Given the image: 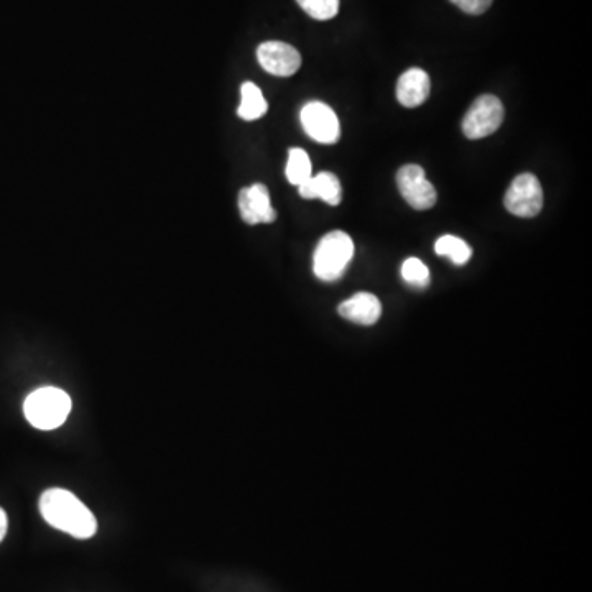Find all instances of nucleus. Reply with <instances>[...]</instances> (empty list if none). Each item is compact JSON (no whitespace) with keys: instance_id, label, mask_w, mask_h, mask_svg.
<instances>
[{"instance_id":"nucleus-1","label":"nucleus","mask_w":592,"mask_h":592,"mask_svg":"<svg viewBox=\"0 0 592 592\" xmlns=\"http://www.w3.org/2000/svg\"><path fill=\"white\" fill-rule=\"evenodd\" d=\"M40 512L51 527L79 540H88L98 532V520L93 512L73 492L60 487L43 492Z\"/></svg>"},{"instance_id":"nucleus-2","label":"nucleus","mask_w":592,"mask_h":592,"mask_svg":"<svg viewBox=\"0 0 592 592\" xmlns=\"http://www.w3.org/2000/svg\"><path fill=\"white\" fill-rule=\"evenodd\" d=\"M70 395L56 387H43L28 395L24 403L25 418L37 430L50 431L60 428L70 417Z\"/></svg>"},{"instance_id":"nucleus-3","label":"nucleus","mask_w":592,"mask_h":592,"mask_svg":"<svg viewBox=\"0 0 592 592\" xmlns=\"http://www.w3.org/2000/svg\"><path fill=\"white\" fill-rule=\"evenodd\" d=\"M354 255V242L346 232L333 231L326 234L316 246L313 255V270L323 282H336L343 277Z\"/></svg>"},{"instance_id":"nucleus-4","label":"nucleus","mask_w":592,"mask_h":592,"mask_svg":"<svg viewBox=\"0 0 592 592\" xmlns=\"http://www.w3.org/2000/svg\"><path fill=\"white\" fill-rule=\"evenodd\" d=\"M504 122V106L499 98L484 94L469 107L463 119V132L468 139L477 140L489 137L499 130Z\"/></svg>"},{"instance_id":"nucleus-5","label":"nucleus","mask_w":592,"mask_h":592,"mask_svg":"<svg viewBox=\"0 0 592 592\" xmlns=\"http://www.w3.org/2000/svg\"><path fill=\"white\" fill-rule=\"evenodd\" d=\"M505 208L518 218H535L543 208L540 180L532 173L518 175L505 193Z\"/></svg>"},{"instance_id":"nucleus-6","label":"nucleus","mask_w":592,"mask_h":592,"mask_svg":"<svg viewBox=\"0 0 592 592\" xmlns=\"http://www.w3.org/2000/svg\"><path fill=\"white\" fill-rule=\"evenodd\" d=\"M300 119L306 135L318 142V144H336L339 137H341V125H339L338 116L324 102H308L301 109Z\"/></svg>"},{"instance_id":"nucleus-7","label":"nucleus","mask_w":592,"mask_h":592,"mask_svg":"<svg viewBox=\"0 0 592 592\" xmlns=\"http://www.w3.org/2000/svg\"><path fill=\"white\" fill-rule=\"evenodd\" d=\"M398 190L413 209L426 211L436 204L435 186L426 180L425 170L418 165H405L397 173Z\"/></svg>"},{"instance_id":"nucleus-8","label":"nucleus","mask_w":592,"mask_h":592,"mask_svg":"<svg viewBox=\"0 0 592 592\" xmlns=\"http://www.w3.org/2000/svg\"><path fill=\"white\" fill-rule=\"evenodd\" d=\"M257 60L267 73L280 78L300 70L301 56L296 48L283 42H265L257 48Z\"/></svg>"},{"instance_id":"nucleus-9","label":"nucleus","mask_w":592,"mask_h":592,"mask_svg":"<svg viewBox=\"0 0 592 592\" xmlns=\"http://www.w3.org/2000/svg\"><path fill=\"white\" fill-rule=\"evenodd\" d=\"M239 211L242 219L252 226L259 222L270 224L277 219V213L270 203L269 190L262 183H255L239 193Z\"/></svg>"},{"instance_id":"nucleus-10","label":"nucleus","mask_w":592,"mask_h":592,"mask_svg":"<svg viewBox=\"0 0 592 592\" xmlns=\"http://www.w3.org/2000/svg\"><path fill=\"white\" fill-rule=\"evenodd\" d=\"M339 315L352 323L372 326L380 320L382 303L372 293H356L339 305Z\"/></svg>"},{"instance_id":"nucleus-11","label":"nucleus","mask_w":592,"mask_h":592,"mask_svg":"<svg viewBox=\"0 0 592 592\" xmlns=\"http://www.w3.org/2000/svg\"><path fill=\"white\" fill-rule=\"evenodd\" d=\"M430 76L420 68H412L398 78L397 99L402 106L418 107L430 96Z\"/></svg>"},{"instance_id":"nucleus-12","label":"nucleus","mask_w":592,"mask_h":592,"mask_svg":"<svg viewBox=\"0 0 592 592\" xmlns=\"http://www.w3.org/2000/svg\"><path fill=\"white\" fill-rule=\"evenodd\" d=\"M301 198L321 199L329 206H338L343 199V188L338 176L334 173L321 172L320 175L311 176L303 185L298 186Z\"/></svg>"},{"instance_id":"nucleus-13","label":"nucleus","mask_w":592,"mask_h":592,"mask_svg":"<svg viewBox=\"0 0 592 592\" xmlns=\"http://www.w3.org/2000/svg\"><path fill=\"white\" fill-rule=\"evenodd\" d=\"M241 106L237 109V114L244 121H257L269 111V104L265 101L264 94L259 86L254 83H244L241 88Z\"/></svg>"},{"instance_id":"nucleus-14","label":"nucleus","mask_w":592,"mask_h":592,"mask_svg":"<svg viewBox=\"0 0 592 592\" xmlns=\"http://www.w3.org/2000/svg\"><path fill=\"white\" fill-rule=\"evenodd\" d=\"M285 173H287L288 181L295 186L303 185L313 176L310 157L303 148H290Z\"/></svg>"},{"instance_id":"nucleus-15","label":"nucleus","mask_w":592,"mask_h":592,"mask_svg":"<svg viewBox=\"0 0 592 592\" xmlns=\"http://www.w3.org/2000/svg\"><path fill=\"white\" fill-rule=\"evenodd\" d=\"M436 254L448 257L453 264L464 265L471 259L472 249L471 247L456 236H443L436 241L435 244Z\"/></svg>"},{"instance_id":"nucleus-16","label":"nucleus","mask_w":592,"mask_h":592,"mask_svg":"<svg viewBox=\"0 0 592 592\" xmlns=\"http://www.w3.org/2000/svg\"><path fill=\"white\" fill-rule=\"evenodd\" d=\"M402 278L412 287L425 288L430 285V270L420 259H407L402 265Z\"/></svg>"},{"instance_id":"nucleus-17","label":"nucleus","mask_w":592,"mask_h":592,"mask_svg":"<svg viewBox=\"0 0 592 592\" xmlns=\"http://www.w3.org/2000/svg\"><path fill=\"white\" fill-rule=\"evenodd\" d=\"M301 9L315 20H331L338 15L339 0H296Z\"/></svg>"},{"instance_id":"nucleus-18","label":"nucleus","mask_w":592,"mask_h":592,"mask_svg":"<svg viewBox=\"0 0 592 592\" xmlns=\"http://www.w3.org/2000/svg\"><path fill=\"white\" fill-rule=\"evenodd\" d=\"M449 2L463 10L464 14L481 15L487 12L494 0H449Z\"/></svg>"},{"instance_id":"nucleus-19","label":"nucleus","mask_w":592,"mask_h":592,"mask_svg":"<svg viewBox=\"0 0 592 592\" xmlns=\"http://www.w3.org/2000/svg\"><path fill=\"white\" fill-rule=\"evenodd\" d=\"M5 533H7V515L0 509V542L4 540Z\"/></svg>"}]
</instances>
